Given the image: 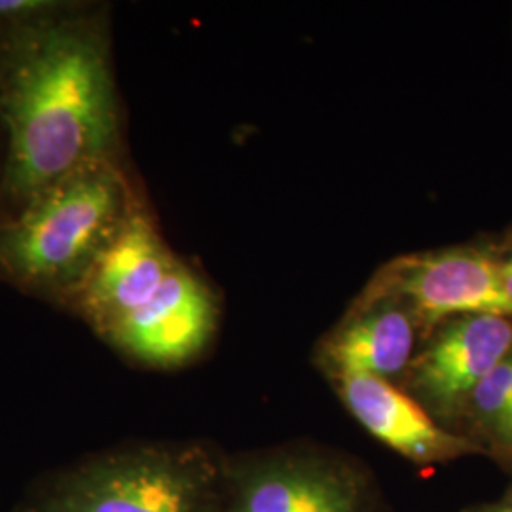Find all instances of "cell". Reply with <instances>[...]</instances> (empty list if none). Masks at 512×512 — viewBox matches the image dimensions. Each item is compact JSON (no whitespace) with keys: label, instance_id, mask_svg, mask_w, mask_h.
Masks as SVG:
<instances>
[{"label":"cell","instance_id":"obj_1","mask_svg":"<svg viewBox=\"0 0 512 512\" xmlns=\"http://www.w3.org/2000/svg\"><path fill=\"white\" fill-rule=\"evenodd\" d=\"M6 186L19 198L109 160L118 109L105 38L82 21L40 19L12 40L2 65Z\"/></svg>","mask_w":512,"mask_h":512},{"label":"cell","instance_id":"obj_2","mask_svg":"<svg viewBox=\"0 0 512 512\" xmlns=\"http://www.w3.org/2000/svg\"><path fill=\"white\" fill-rule=\"evenodd\" d=\"M131 213L112 162L86 165L29 198L0 230V262L25 283L80 289Z\"/></svg>","mask_w":512,"mask_h":512},{"label":"cell","instance_id":"obj_3","mask_svg":"<svg viewBox=\"0 0 512 512\" xmlns=\"http://www.w3.org/2000/svg\"><path fill=\"white\" fill-rule=\"evenodd\" d=\"M224 482L226 467L200 446H133L61 473L35 511L220 512Z\"/></svg>","mask_w":512,"mask_h":512},{"label":"cell","instance_id":"obj_4","mask_svg":"<svg viewBox=\"0 0 512 512\" xmlns=\"http://www.w3.org/2000/svg\"><path fill=\"white\" fill-rule=\"evenodd\" d=\"M366 293L401 300L416 315L423 338L461 315L512 317L501 287L497 243H469L401 256L380 270Z\"/></svg>","mask_w":512,"mask_h":512},{"label":"cell","instance_id":"obj_5","mask_svg":"<svg viewBox=\"0 0 512 512\" xmlns=\"http://www.w3.org/2000/svg\"><path fill=\"white\" fill-rule=\"evenodd\" d=\"M511 355L512 317H454L433 330L429 344L412 359L404 374L406 393L442 427L454 431L476 385Z\"/></svg>","mask_w":512,"mask_h":512},{"label":"cell","instance_id":"obj_6","mask_svg":"<svg viewBox=\"0 0 512 512\" xmlns=\"http://www.w3.org/2000/svg\"><path fill=\"white\" fill-rule=\"evenodd\" d=\"M220 512H368L363 476L319 452H277L226 467Z\"/></svg>","mask_w":512,"mask_h":512},{"label":"cell","instance_id":"obj_7","mask_svg":"<svg viewBox=\"0 0 512 512\" xmlns=\"http://www.w3.org/2000/svg\"><path fill=\"white\" fill-rule=\"evenodd\" d=\"M217 325L211 291L179 264L143 308L131 313L107 340L147 365L179 366L202 351Z\"/></svg>","mask_w":512,"mask_h":512},{"label":"cell","instance_id":"obj_8","mask_svg":"<svg viewBox=\"0 0 512 512\" xmlns=\"http://www.w3.org/2000/svg\"><path fill=\"white\" fill-rule=\"evenodd\" d=\"M179 264L152 222L133 211L78 289L80 308L107 338L160 291Z\"/></svg>","mask_w":512,"mask_h":512},{"label":"cell","instance_id":"obj_9","mask_svg":"<svg viewBox=\"0 0 512 512\" xmlns=\"http://www.w3.org/2000/svg\"><path fill=\"white\" fill-rule=\"evenodd\" d=\"M353 418L374 439L418 465H435L476 454L473 440L442 427L414 397L374 376L334 380Z\"/></svg>","mask_w":512,"mask_h":512},{"label":"cell","instance_id":"obj_10","mask_svg":"<svg viewBox=\"0 0 512 512\" xmlns=\"http://www.w3.org/2000/svg\"><path fill=\"white\" fill-rule=\"evenodd\" d=\"M420 323L401 300L366 293L321 346V363L334 380L374 376L401 378L412 363Z\"/></svg>","mask_w":512,"mask_h":512},{"label":"cell","instance_id":"obj_11","mask_svg":"<svg viewBox=\"0 0 512 512\" xmlns=\"http://www.w3.org/2000/svg\"><path fill=\"white\" fill-rule=\"evenodd\" d=\"M512 395V355L494 368L467 399L458 427L482 450L495 452Z\"/></svg>","mask_w":512,"mask_h":512},{"label":"cell","instance_id":"obj_12","mask_svg":"<svg viewBox=\"0 0 512 512\" xmlns=\"http://www.w3.org/2000/svg\"><path fill=\"white\" fill-rule=\"evenodd\" d=\"M57 2L48 0H0V21L35 23L42 16L54 12Z\"/></svg>","mask_w":512,"mask_h":512},{"label":"cell","instance_id":"obj_13","mask_svg":"<svg viewBox=\"0 0 512 512\" xmlns=\"http://www.w3.org/2000/svg\"><path fill=\"white\" fill-rule=\"evenodd\" d=\"M497 260H499L501 287L512 308V230L501 243H497Z\"/></svg>","mask_w":512,"mask_h":512},{"label":"cell","instance_id":"obj_14","mask_svg":"<svg viewBox=\"0 0 512 512\" xmlns=\"http://www.w3.org/2000/svg\"><path fill=\"white\" fill-rule=\"evenodd\" d=\"M495 452H501L505 456H512V395L509 410H507V418H505V425H503V431H501V437H499Z\"/></svg>","mask_w":512,"mask_h":512},{"label":"cell","instance_id":"obj_15","mask_svg":"<svg viewBox=\"0 0 512 512\" xmlns=\"http://www.w3.org/2000/svg\"><path fill=\"white\" fill-rule=\"evenodd\" d=\"M478 512H512V490L503 499L486 505L484 509H480Z\"/></svg>","mask_w":512,"mask_h":512}]
</instances>
